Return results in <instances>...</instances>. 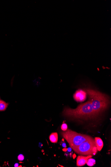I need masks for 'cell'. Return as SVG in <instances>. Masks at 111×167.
<instances>
[{"instance_id": "obj_4", "label": "cell", "mask_w": 111, "mask_h": 167, "mask_svg": "<svg viewBox=\"0 0 111 167\" xmlns=\"http://www.w3.org/2000/svg\"><path fill=\"white\" fill-rule=\"evenodd\" d=\"M73 150L76 153L83 156L95 155L97 151L94 139L92 137Z\"/></svg>"}, {"instance_id": "obj_14", "label": "cell", "mask_w": 111, "mask_h": 167, "mask_svg": "<svg viewBox=\"0 0 111 167\" xmlns=\"http://www.w3.org/2000/svg\"><path fill=\"white\" fill-rule=\"evenodd\" d=\"M67 151L68 152H70L72 151V148L71 147H69L67 149Z\"/></svg>"}, {"instance_id": "obj_6", "label": "cell", "mask_w": 111, "mask_h": 167, "mask_svg": "<svg viewBox=\"0 0 111 167\" xmlns=\"http://www.w3.org/2000/svg\"><path fill=\"white\" fill-rule=\"evenodd\" d=\"M92 157V155H89L87 156H78L77 158V166L79 167L85 165L86 164L88 159Z\"/></svg>"}, {"instance_id": "obj_10", "label": "cell", "mask_w": 111, "mask_h": 167, "mask_svg": "<svg viewBox=\"0 0 111 167\" xmlns=\"http://www.w3.org/2000/svg\"><path fill=\"white\" fill-rule=\"evenodd\" d=\"M96 164V161L95 160L92 158H90L87 160L86 164L89 166H92L95 165Z\"/></svg>"}, {"instance_id": "obj_9", "label": "cell", "mask_w": 111, "mask_h": 167, "mask_svg": "<svg viewBox=\"0 0 111 167\" xmlns=\"http://www.w3.org/2000/svg\"><path fill=\"white\" fill-rule=\"evenodd\" d=\"M8 105V103L3 100H0V111H5L7 109Z\"/></svg>"}, {"instance_id": "obj_13", "label": "cell", "mask_w": 111, "mask_h": 167, "mask_svg": "<svg viewBox=\"0 0 111 167\" xmlns=\"http://www.w3.org/2000/svg\"><path fill=\"white\" fill-rule=\"evenodd\" d=\"M60 145L62 146V147L64 148H66L67 147L66 144L64 141H61L60 143Z\"/></svg>"}, {"instance_id": "obj_2", "label": "cell", "mask_w": 111, "mask_h": 167, "mask_svg": "<svg viewBox=\"0 0 111 167\" xmlns=\"http://www.w3.org/2000/svg\"><path fill=\"white\" fill-rule=\"evenodd\" d=\"M86 92L92 103L94 112L98 117L108 107L110 103L109 98L104 94L94 90L88 89Z\"/></svg>"}, {"instance_id": "obj_7", "label": "cell", "mask_w": 111, "mask_h": 167, "mask_svg": "<svg viewBox=\"0 0 111 167\" xmlns=\"http://www.w3.org/2000/svg\"><path fill=\"white\" fill-rule=\"evenodd\" d=\"M94 141L98 151H101L104 146L103 142L102 140L100 137H96L94 139Z\"/></svg>"}, {"instance_id": "obj_12", "label": "cell", "mask_w": 111, "mask_h": 167, "mask_svg": "<svg viewBox=\"0 0 111 167\" xmlns=\"http://www.w3.org/2000/svg\"><path fill=\"white\" fill-rule=\"evenodd\" d=\"M24 159V156L22 154H20L18 156V159L19 161L23 160Z\"/></svg>"}, {"instance_id": "obj_5", "label": "cell", "mask_w": 111, "mask_h": 167, "mask_svg": "<svg viewBox=\"0 0 111 167\" xmlns=\"http://www.w3.org/2000/svg\"><path fill=\"white\" fill-rule=\"evenodd\" d=\"M87 94L85 91L82 89L78 90L74 95V99L78 102H82L85 101Z\"/></svg>"}, {"instance_id": "obj_3", "label": "cell", "mask_w": 111, "mask_h": 167, "mask_svg": "<svg viewBox=\"0 0 111 167\" xmlns=\"http://www.w3.org/2000/svg\"><path fill=\"white\" fill-rule=\"evenodd\" d=\"M63 131L61 133L62 135L66 140L70 147L73 149L92 138L89 135L78 133L70 129Z\"/></svg>"}, {"instance_id": "obj_1", "label": "cell", "mask_w": 111, "mask_h": 167, "mask_svg": "<svg viewBox=\"0 0 111 167\" xmlns=\"http://www.w3.org/2000/svg\"><path fill=\"white\" fill-rule=\"evenodd\" d=\"M64 116L72 118L88 120L97 117L90 101L80 104L76 109L66 108L63 112Z\"/></svg>"}, {"instance_id": "obj_8", "label": "cell", "mask_w": 111, "mask_h": 167, "mask_svg": "<svg viewBox=\"0 0 111 167\" xmlns=\"http://www.w3.org/2000/svg\"><path fill=\"white\" fill-rule=\"evenodd\" d=\"M50 141L52 143H57L58 141V135L57 133H54L51 134L49 137Z\"/></svg>"}, {"instance_id": "obj_15", "label": "cell", "mask_w": 111, "mask_h": 167, "mask_svg": "<svg viewBox=\"0 0 111 167\" xmlns=\"http://www.w3.org/2000/svg\"><path fill=\"white\" fill-rule=\"evenodd\" d=\"M19 166V164L18 163H16L14 165V167H18Z\"/></svg>"}, {"instance_id": "obj_11", "label": "cell", "mask_w": 111, "mask_h": 167, "mask_svg": "<svg viewBox=\"0 0 111 167\" xmlns=\"http://www.w3.org/2000/svg\"><path fill=\"white\" fill-rule=\"evenodd\" d=\"M61 128L62 130L63 131L66 130L68 129V126L66 124H63L62 125Z\"/></svg>"}]
</instances>
